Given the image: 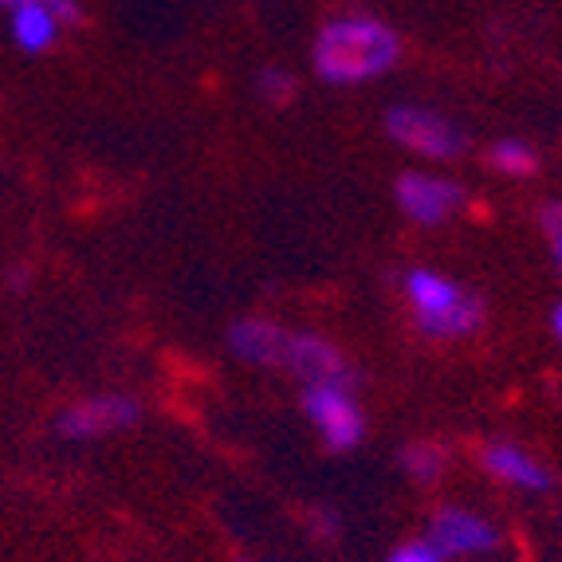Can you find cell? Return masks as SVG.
<instances>
[{"mask_svg":"<svg viewBox=\"0 0 562 562\" xmlns=\"http://www.w3.org/2000/svg\"><path fill=\"white\" fill-rule=\"evenodd\" d=\"M445 559H472V554L496 551L499 531L487 524L484 516L469 512V507H441L429 519V535H425Z\"/></svg>","mask_w":562,"mask_h":562,"instance_id":"obj_7","label":"cell"},{"mask_svg":"<svg viewBox=\"0 0 562 562\" xmlns=\"http://www.w3.org/2000/svg\"><path fill=\"white\" fill-rule=\"evenodd\" d=\"M288 342H291V330H283L280 323H272V319H256V315L228 327V347H233V355L252 366H283Z\"/></svg>","mask_w":562,"mask_h":562,"instance_id":"obj_10","label":"cell"},{"mask_svg":"<svg viewBox=\"0 0 562 562\" xmlns=\"http://www.w3.org/2000/svg\"><path fill=\"white\" fill-rule=\"evenodd\" d=\"M59 29H64V20L47 9L44 0H29V4L12 9V40L29 56H40V52H47V47L56 44Z\"/></svg>","mask_w":562,"mask_h":562,"instance_id":"obj_11","label":"cell"},{"mask_svg":"<svg viewBox=\"0 0 562 562\" xmlns=\"http://www.w3.org/2000/svg\"><path fill=\"white\" fill-rule=\"evenodd\" d=\"M256 91H260L272 106H283L295 99V76L283 71V67H263L260 76H256Z\"/></svg>","mask_w":562,"mask_h":562,"instance_id":"obj_14","label":"cell"},{"mask_svg":"<svg viewBox=\"0 0 562 562\" xmlns=\"http://www.w3.org/2000/svg\"><path fill=\"white\" fill-rule=\"evenodd\" d=\"M487 166L504 173V178H531L535 169H539V154L519 138H499L487 150Z\"/></svg>","mask_w":562,"mask_h":562,"instance_id":"obj_13","label":"cell"},{"mask_svg":"<svg viewBox=\"0 0 562 562\" xmlns=\"http://www.w3.org/2000/svg\"><path fill=\"white\" fill-rule=\"evenodd\" d=\"M283 366H288L295 378H303V385H319V382L355 385L347 358L338 355L335 342H327V338H319V335H295V330H291L288 358H283Z\"/></svg>","mask_w":562,"mask_h":562,"instance_id":"obj_9","label":"cell"},{"mask_svg":"<svg viewBox=\"0 0 562 562\" xmlns=\"http://www.w3.org/2000/svg\"><path fill=\"white\" fill-rule=\"evenodd\" d=\"M402 59V36L378 16H338L323 24L311 47V64L323 83L355 87L385 76Z\"/></svg>","mask_w":562,"mask_h":562,"instance_id":"obj_1","label":"cell"},{"mask_svg":"<svg viewBox=\"0 0 562 562\" xmlns=\"http://www.w3.org/2000/svg\"><path fill=\"white\" fill-rule=\"evenodd\" d=\"M385 134L409 154H422L429 161H452L464 154V131L425 106H394L385 114Z\"/></svg>","mask_w":562,"mask_h":562,"instance_id":"obj_4","label":"cell"},{"mask_svg":"<svg viewBox=\"0 0 562 562\" xmlns=\"http://www.w3.org/2000/svg\"><path fill=\"white\" fill-rule=\"evenodd\" d=\"M20 4H29V0H0V9H20ZM44 4L64 20V29L67 24H79V16H83V12H79V0H44Z\"/></svg>","mask_w":562,"mask_h":562,"instance_id":"obj_17","label":"cell"},{"mask_svg":"<svg viewBox=\"0 0 562 562\" xmlns=\"http://www.w3.org/2000/svg\"><path fill=\"white\" fill-rule=\"evenodd\" d=\"M551 327H554V338H559V347H562V303L554 307V315H551Z\"/></svg>","mask_w":562,"mask_h":562,"instance_id":"obj_19","label":"cell"},{"mask_svg":"<svg viewBox=\"0 0 562 562\" xmlns=\"http://www.w3.org/2000/svg\"><path fill=\"white\" fill-rule=\"evenodd\" d=\"M480 464L492 480L507 487H519V492H535V496H547L554 487V476L543 460H535L531 452H524L512 441H492L480 449Z\"/></svg>","mask_w":562,"mask_h":562,"instance_id":"obj_8","label":"cell"},{"mask_svg":"<svg viewBox=\"0 0 562 562\" xmlns=\"http://www.w3.org/2000/svg\"><path fill=\"white\" fill-rule=\"evenodd\" d=\"M385 562H449V559H445V554L437 551L429 539H409V543L394 547Z\"/></svg>","mask_w":562,"mask_h":562,"instance_id":"obj_15","label":"cell"},{"mask_svg":"<svg viewBox=\"0 0 562 562\" xmlns=\"http://www.w3.org/2000/svg\"><path fill=\"white\" fill-rule=\"evenodd\" d=\"M394 193H397V209L422 228L445 225V221H452L464 209V189L457 181L441 178V173H422V169L402 173Z\"/></svg>","mask_w":562,"mask_h":562,"instance_id":"obj_5","label":"cell"},{"mask_svg":"<svg viewBox=\"0 0 562 562\" xmlns=\"http://www.w3.org/2000/svg\"><path fill=\"white\" fill-rule=\"evenodd\" d=\"M543 233H547V244H551V252H554V263H559V272H562V205L543 209Z\"/></svg>","mask_w":562,"mask_h":562,"instance_id":"obj_16","label":"cell"},{"mask_svg":"<svg viewBox=\"0 0 562 562\" xmlns=\"http://www.w3.org/2000/svg\"><path fill=\"white\" fill-rule=\"evenodd\" d=\"M138 422V402L126 394H94L83 402L67 405L56 417V432L67 441H94L106 432H119Z\"/></svg>","mask_w":562,"mask_h":562,"instance_id":"obj_6","label":"cell"},{"mask_svg":"<svg viewBox=\"0 0 562 562\" xmlns=\"http://www.w3.org/2000/svg\"><path fill=\"white\" fill-rule=\"evenodd\" d=\"M405 300L413 307V323L425 338L452 342V338H469L484 323V303L476 291H464L457 280L429 268H413L402 280Z\"/></svg>","mask_w":562,"mask_h":562,"instance_id":"obj_2","label":"cell"},{"mask_svg":"<svg viewBox=\"0 0 562 562\" xmlns=\"http://www.w3.org/2000/svg\"><path fill=\"white\" fill-rule=\"evenodd\" d=\"M402 469L417 484H437L445 476V469H449V452L432 441H413L402 449Z\"/></svg>","mask_w":562,"mask_h":562,"instance_id":"obj_12","label":"cell"},{"mask_svg":"<svg viewBox=\"0 0 562 562\" xmlns=\"http://www.w3.org/2000/svg\"><path fill=\"white\" fill-rule=\"evenodd\" d=\"M303 413L323 437V445L335 452H347L362 445L366 437V413L355 397V385L347 382H319L303 385Z\"/></svg>","mask_w":562,"mask_h":562,"instance_id":"obj_3","label":"cell"},{"mask_svg":"<svg viewBox=\"0 0 562 562\" xmlns=\"http://www.w3.org/2000/svg\"><path fill=\"white\" fill-rule=\"evenodd\" d=\"M311 527H315V535H323V539H330V535H338V516L330 512V507H319L315 516H311Z\"/></svg>","mask_w":562,"mask_h":562,"instance_id":"obj_18","label":"cell"}]
</instances>
